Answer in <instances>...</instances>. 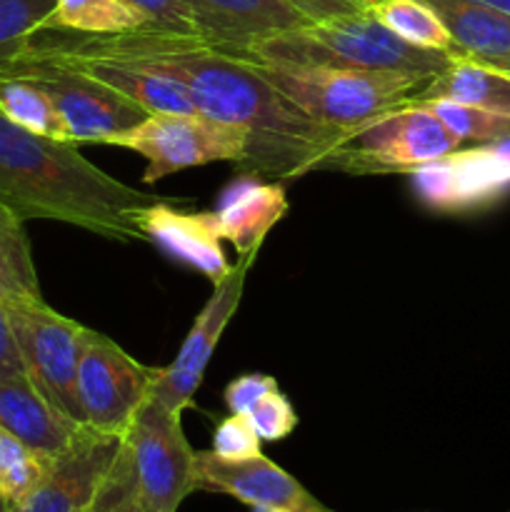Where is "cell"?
<instances>
[{
    "mask_svg": "<svg viewBox=\"0 0 510 512\" xmlns=\"http://www.w3.org/2000/svg\"><path fill=\"white\" fill-rule=\"evenodd\" d=\"M108 145L135 150L145 158V183H158L168 175L208 163L240 165L248 153V135L233 125L218 123L200 113H155Z\"/></svg>",
    "mask_w": 510,
    "mask_h": 512,
    "instance_id": "obj_6",
    "label": "cell"
},
{
    "mask_svg": "<svg viewBox=\"0 0 510 512\" xmlns=\"http://www.w3.org/2000/svg\"><path fill=\"white\" fill-rule=\"evenodd\" d=\"M285 98L328 128L358 135L375 120L410 105L428 80L383 70L315 68L248 58Z\"/></svg>",
    "mask_w": 510,
    "mask_h": 512,
    "instance_id": "obj_4",
    "label": "cell"
},
{
    "mask_svg": "<svg viewBox=\"0 0 510 512\" xmlns=\"http://www.w3.org/2000/svg\"><path fill=\"white\" fill-rule=\"evenodd\" d=\"M288 213L285 185L260 183L258 175H240L220 193L218 203L210 210L215 233L220 240L235 245L238 255L260 253L263 240Z\"/></svg>",
    "mask_w": 510,
    "mask_h": 512,
    "instance_id": "obj_16",
    "label": "cell"
},
{
    "mask_svg": "<svg viewBox=\"0 0 510 512\" xmlns=\"http://www.w3.org/2000/svg\"><path fill=\"white\" fill-rule=\"evenodd\" d=\"M123 3L143 18L145 30L198 38L193 15H190L185 0H123Z\"/></svg>",
    "mask_w": 510,
    "mask_h": 512,
    "instance_id": "obj_28",
    "label": "cell"
},
{
    "mask_svg": "<svg viewBox=\"0 0 510 512\" xmlns=\"http://www.w3.org/2000/svg\"><path fill=\"white\" fill-rule=\"evenodd\" d=\"M278 390V380L270 378L263 373H248L240 375V378L230 380L225 385V405L233 415H248V410L258 403L260 398H265L268 393Z\"/></svg>",
    "mask_w": 510,
    "mask_h": 512,
    "instance_id": "obj_31",
    "label": "cell"
},
{
    "mask_svg": "<svg viewBox=\"0 0 510 512\" xmlns=\"http://www.w3.org/2000/svg\"><path fill=\"white\" fill-rule=\"evenodd\" d=\"M140 230L148 243L198 270L213 285L230 270L223 240L215 233L210 213H180L158 200L140 215Z\"/></svg>",
    "mask_w": 510,
    "mask_h": 512,
    "instance_id": "obj_17",
    "label": "cell"
},
{
    "mask_svg": "<svg viewBox=\"0 0 510 512\" xmlns=\"http://www.w3.org/2000/svg\"><path fill=\"white\" fill-rule=\"evenodd\" d=\"M0 73L20 75L40 85L53 100L65 125V135L75 145H108L110 138L135 128L148 118V113L123 93L38 43V35L33 40V48L18 63L8 65Z\"/></svg>",
    "mask_w": 510,
    "mask_h": 512,
    "instance_id": "obj_5",
    "label": "cell"
},
{
    "mask_svg": "<svg viewBox=\"0 0 510 512\" xmlns=\"http://www.w3.org/2000/svg\"><path fill=\"white\" fill-rule=\"evenodd\" d=\"M293 8H298L300 13L308 15L310 20H325L335 18V15H348L355 10H363L353 3V0H285Z\"/></svg>",
    "mask_w": 510,
    "mask_h": 512,
    "instance_id": "obj_33",
    "label": "cell"
},
{
    "mask_svg": "<svg viewBox=\"0 0 510 512\" xmlns=\"http://www.w3.org/2000/svg\"><path fill=\"white\" fill-rule=\"evenodd\" d=\"M123 438L148 510L178 512L185 498L198 490L195 450L185 438L180 413L148 398Z\"/></svg>",
    "mask_w": 510,
    "mask_h": 512,
    "instance_id": "obj_10",
    "label": "cell"
},
{
    "mask_svg": "<svg viewBox=\"0 0 510 512\" xmlns=\"http://www.w3.org/2000/svg\"><path fill=\"white\" fill-rule=\"evenodd\" d=\"M0 425L43 458L63 453L83 430L78 420L55 408L25 373L0 378Z\"/></svg>",
    "mask_w": 510,
    "mask_h": 512,
    "instance_id": "obj_18",
    "label": "cell"
},
{
    "mask_svg": "<svg viewBox=\"0 0 510 512\" xmlns=\"http://www.w3.org/2000/svg\"><path fill=\"white\" fill-rule=\"evenodd\" d=\"M158 373L160 368L135 360L113 338L85 328L75 375L80 423L98 433L125 435Z\"/></svg>",
    "mask_w": 510,
    "mask_h": 512,
    "instance_id": "obj_7",
    "label": "cell"
},
{
    "mask_svg": "<svg viewBox=\"0 0 510 512\" xmlns=\"http://www.w3.org/2000/svg\"><path fill=\"white\" fill-rule=\"evenodd\" d=\"M493 65H498V68H503L505 73H510V58H503V60H495Z\"/></svg>",
    "mask_w": 510,
    "mask_h": 512,
    "instance_id": "obj_35",
    "label": "cell"
},
{
    "mask_svg": "<svg viewBox=\"0 0 510 512\" xmlns=\"http://www.w3.org/2000/svg\"><path fill=\"white\" fill-rule=\"evenodd\" d=\"M258 433L253 430L250 420L245 415H233L220 420L213 433V453L223 460H245L260 455Z\"/></svg>",
    "mask_w": 510,
    "mask_h": 512,
    "instance_id": "obj_30",
    "label": "cell"
},
{
    "mask_svg": "<svg viewBox=\"0 0 510 512\" xmlns=\"http://www.w3.org/2000/svg\"><path fill=\"white\" fill-rule=\"evenodd\" d=\"M18 373H25L23 360H20L18 343H15L8 315H5L3 305H0V378H10V375Z\"/></svg>",
    "mask_w": 510,
    "mask_h": 512,
    "instance_id": "obj_32",
    "label": "cell"
},
{
    "mask_svg": "<svg viewBox=\"0 0 510 512\" xmlns=\"http://www.w3.org/2000/svg\"><path fill=\"white\" fill-rule=\"evenodd\" d=\"M365 10L390 33L415 48L458 53L453 38H450V30L425 0H375Z\"/></svg>",
    "mask_w": 510,
    "mask_h": 512,
    "instance_id": "obj_22",
    "label": "cell"
},
{
    "mask_svg": "<svg viewBox=\"0 0 510 512\" xmlns=\"http://www.w3.org/2000/svg\"><path fill=\"white\" fill-rule=\"evenodd\" d=\"M48 460L0 425V500L13 508L40 483Z\"/></svg>",
    "mask_w": 510,
    "mask_h": 512,
    "instance_id": "obj_25",
    "label": "cell"
},
{
    "mask_svg": "<svg viewBox=\"0 0 510 512\" xmlns=\"http://www.w3.org/2000/svg\"><path fill=\"white\" fill-rule=\"evenodd\" d=\"M240 55L265 63L383 70V73H403L430 80L448 68L455 53L415 48L390 33L363 8L268 35Z\"/></svg>",
    "mask_w": 510,
    "mask_h": 512,
    "instance_id": "obj_3",
    "label": "cell"
},
{
    "mask_svg": "<svg viewBox=\"0 0 510 512\" xmlns=\"http://www.w3.org/2000/svg\"><path fill=\"white\" fill-rule=\"evenodd\" d=\"M425 3L440 15L460 55L485 63L510 58V15L498 13L478 0H425Z\"/></svg>",
    "mask_w": 510,
    "mask_h": 512,
    "instance_id": "obj_20",
    "label": "cell"
},
{
    "mask_svg": "<svg viewBox=\"0 0 510 512\" xmlns=\"http://www.w3.org/2000/svg\"><path fill=\"white\" fill-rule=\"evenodd\" d=\"M203 43L240 55L258 40L313 23L285 0H185Z\"/></svg>",
    "mask_w": 510,
    "mask_h": 512,
    "instance_id": "obj_15",
    "label": "cell"
},
{
    "mask_svg": "<svg viewBox=\"0 0 510 512\" xmlns=\"http://www.w3.org/2000/svg\"><path fill=\"white\" fill-rule=\"evenodd\" d=\"M245 418L250 420L253 430L258 433L260 440L265 443H278L285 440L295 428H298V415H295L293 405L283 393L273 390L265 398H260L253 408L248 410Z\"/></svg>",
    "mask_w": 510,
    "mask_h": 512,
    "instance_id": "obj_29",
    "label": "cell"
},
{
    "mask_svg": "<svg viewBox=\"0 0 510 512\" xmlns=\"http://www.w3.org/2000/svg\"><path fill=\"white\" fill-rule=\"evenodd\" d=\"M0 305L13 328L25 375L55 408L80 423L75 375L85 325L60 315L43 298L0 300Z\"/></svg>",
    "mask_w": 510,
    "mask_h": 512,
    "instance_id": "obj_8",
    "label": "cell"
},
{
    "mask_svg": "<svg viewBox=\"0 0 510 512\" xmlns=\"http://www.w3.org/2000/svg\"><path fill=\"white\" fill-rule=\"evenodd\" d=\"M55 0H0V70L18 63L40 30L50 28Z\"/></svg>",
    "mask_w": 510,
    "mask_h": 512,
    "instance_id": "obj_24",
    "label": "cell"
},
{
    "mask_svg": "<svg viewBox=\"0 0 510 512\" xmlns=\"http://www.w3.org/2000/svg\"><path fill=\"white\" fill-rule=\"evenodd\" d=\"M123 448V435L85 428L48 460L40 483L10 512H88Z\"/></svg>",
    "mask_w": 510,
    "mask_h": 512,
    "instance_id": "obj_12",
    "label": "cell"
},
{
    "mask_svg": "<svg viewBox=\"0 0 510 512\" xmlns=\"http://www.w3.org/2000/svg\"><path fill=\"white\" fill-rule=\"evenodd\" d=\"M88 512H150L148 505L140 498L138 480H135L133 470V458H130L125 438L123 448H120L118 458H115L113 468H110L108 478L100 485L98 495H95Z\"/></svg>",
    "mask_w": 510,
    "mask_h": 512,
    "instance_id": "obj_27",
    "label": "cell"
},
{
    "mask_svg": "<svg viewBox=\"0 0 510 512\" xmlns=\"http://www.w3.org/2000/svg\"><path fill=\"white\" fill-rule=\"evenodd\" d=\"M255 258H258V253L240 255L238 263L230 265L225 278H220L213 285V295L208 298V303L195 315L173 363L168 368H160L150 398L158 400L173 413L183 415V410L193 405L195 393L203 385L210 358H213L225 328L230 325L240 300H243L245 280H248Z\"/></svg>",
    "mask_w": 510,
    "mask_h": 512,
    "instance_id": "obj_11",
    "label": "cell"
},
{
    "mask_svg": "<svg viewBox=\"0 0 510 512\" xmlns=\"http://www.w3.org/2000/svg\"><path fill=\"white\" fill-rule=\"evenodd\" d=\"M158 203L90 163L78 145L33 133L0 113V205L118 243H143L140 215Z\"/></svg>",
    "mask_w": 510,
    "mask_h": 512,
    "instance_id": "obj_2",
    "label": "cell"
},
{
    "mask_svg": "<svg viewBox=\"0 0 510 512\" xmlns=\"http://www.w3.org/2000/svg\"><path fill=\"white\" fill-rule=\"evenodd\" d=\"M120 53L158 63L188 88L195 110L248 135V153L238 165L248 175L273 180L303 178L323 170L353 135L328 128L290 103L248 58L213 48L200 38L133 30L98 35Z\"/></svg>",
    "mask_w": 510,
    "mask_h": 512,
    "instance_id": "obj_1",
    "label": "cell"
},
{
    "mask_svg": "<svg viewBox=\"0 0 510 512\" xmlns=\"http://www.w3.org/2000/svg\"><path fill=\"white\" fill-rule=\"evenodd\" d=\"M430 98H448L510 118V73L485 60L455 53L448 68L430 78L413 103Z\"/></svg>",
    "mask_w": 510,
    "mask_h": 512,
    "instance_id": "obj_19",
    "label": "cell"
},
{
    "mask_svg": "<svg viewBox=\"0 0 510 512\" xmlns=\"http://www.w3.org/2000/svg\"><path fill=\"white\" fill-rule=\"evenodd\" d=\"M478 3L488 5V8L498 10V13L503 15H510V0H478Z\"/></svg>",
    "mask_w": 510,
    "mask_h": 512,
    "instance_id": "obj_34",
    "label": "cell"
},
{
    "mask_svg": "<svg viewBox=\"0 0 510 512\" xmlns=\"http://www.w3.org/2000/svg\"><path fill=\"white\" fill-rule=\"evenodd\" d=\"M253 512H290V510H283V508H253Z\"/></svg>",
    "mask_w": 510,
    "mask_h": 512,
    "instance_id": "obj_36",
    "label": "cell"
},
{
    "mask_svg": "<svg viewBox=\"0 0 510 512\" xmlns=\"http://www.w3.org/2000/svg\"><path fill=\"white\" fill-rule=\"evenodd\" d=\"M0 512H10V505L5 500H0Z\"/></svg>",
    "mask_w": 510,
    "mask_h": 512,
    "instance_id": "obj_38",
    "label": "cell"
},
{
    "mask_svg": "<svg viewBox=\"0 0 510 512\" xmlns=\"http://www.w3.org/2000/svg\"><path fill=\"white\" fill-rule=\"evenodd\" d=\"M355 5H358V8H368V5H373L375 0H353Z\"/></svg>",
    "mask_w": 510,
    "mask_h": 512,
    "instance_id": "obj_37",
    "label": "cell"
},
{
    "mask_svg": "<svg viewBox=\"0 0 510 512\" xmlns=\"http://www.w3.org/2000/svg\"><path fill=\"white\" fill-rule=\"evenodd\" d=\"M50 30H70V33L83 35H123L133 33V30H145V23L123 0H55Z\"/></svg>",
    "mask_w": 510,
    "mask_h": 512,
    "instance_id": "obj_23",
    "label": "cell"
},
{
    "mask_svg": "<svg viewBox=\"0 0 510 512\" xmlns=\"http://www.w3.org/2000/svg\"><path fill=\"white\" fill-rule=\"evenodd\" d=\"M458 148L460 140L425 105L410 103L353 135L323 168L345 173H415Z\"/></svg>",
    "mask_w": 510,
    "mask_h": 512,
    "instance_id": "obj_9",
    "label": "cell"
},
{
    "mask_svg": "<svg viewBox=\"0 0 510 512\" xmlns=\"http://www.w3.org/2000/svg\"><path fill=\"white\" fill-rule=\"evenodd\" d=\"M195 478L198 490L230 495L250 508L333 512L263 453L245 460H223L213 450H195Z\"/></svg>",
    "mask_w": 510,
    "mask_h": 512,
    "instance_id": "obj_13",
    "label": "cell"
},
{
    "mask_svg": "<svg viewBox=\"0 0 510 512\" xmlns=\"http://www.w3.org/2000/svg\"><path fill=\"white\" fill-rule=\"evenodd\" d=\"M418 190L433 208L463 210L490 203L510 188V138L418 168Z\"/></svg>",
    "mask_w": 510,
    "mask_h": 512,
    "instance_id": "obj_14",
    "label": "cell"
},
{
    "mask_svg": "<svg viewBox=\"0 0 510 512\" xmlns=\"http://www.w3.org/2000/svg\"><path fill=\"white\" fill-rule=\"evenodd\" d=\"M38 268L25 220L0 205V300H40Z\"/></svg>",
    "mask_w": 510,
    "mask_h": 512,
    "instance_id": "obj_21",
    "label": "cell"
},
{
    "mask_svg": "<svg viewBox=\"0 0 510 512\" xmlns=\"http://www.w3.org/2000/svg\"><path fill=\"white\" fill-rule=\"evenodd\" d=\"M418 103L425 105L460 143L463 140H473V143L490 145L510 138V118H503V115H493L488 110L455 103V100L448 98H430L418 100Z\"/></svg>",
    "mask_w": 510,
    "mask_h": 512,
    "instance_id": "obj_26",
    "label": "cell"
}]
</instances>
